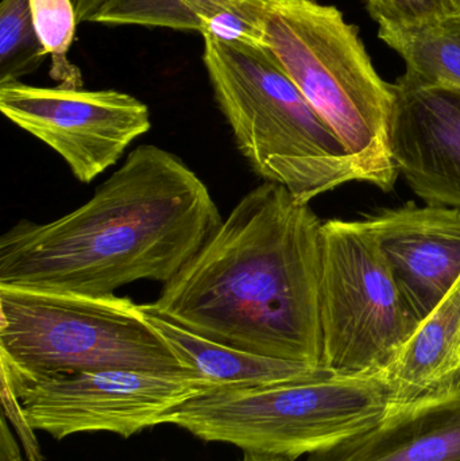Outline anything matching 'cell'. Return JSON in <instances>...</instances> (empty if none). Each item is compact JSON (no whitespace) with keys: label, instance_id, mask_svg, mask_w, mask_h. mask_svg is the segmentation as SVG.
Listing matches in <instances>:
<instances>
[{"label":"cell","instance_id":"ba28073f","mask_svg":"<svg viewBox=\"0 0 460 461\" xmlns=\"http://www.w3.org/2000/svg\"><path fill=\"white\" fill-rule=\"evenodd\" d=\"M27 422L57 441L78 433L131 438L165 424V417L192 398L212 392L199 376L137 371H92L29 378L3 370Z\"/></svg>","mask_w":460,"mask_h":461},{"label":"cell","instance_id":"d6986e66","mask_svg":"<svg viewBox=\"0 0 460 461\" xmlns=\"http://www.w3.org/2000/svg\"><path fill=\"white\" fill-rule=\"evenodd\" d=\"M367 8L380 26L412 27L451 16L446 0H367Z\"/></svg>","mask_w":460,"mask_h":461},{"label":"cell","instance_id":"8992f818","mask_svg":"<svg viewBox=\"0 0 460 461\" xmlns=\"http://www.w3.org/2000/svg\"><path fill=\"white\" fill-rule=\"evenodd\" d=\"M391 406L380 375L337 376L212 390L165 417L208 443L294 461L366 432Z\"/></svg>","mask_w":460,"mask_h":461},{"label":"cell","instance_id":"9a60e30c","mask_svg":"<svg viewBox=\"0 0 460 461\" xmlns=\"http://www.w3.org/2000/svg\"><path fill=\"white\" fill-rule=\"evenodd\" d=\"M378 37L407 64L397 84L460 89V24L454 16L412 27L380 26Z\"/></svg>","mask_w":460,"mask_h":461},{"label":"cell","instance_id":"44dd1931","mask_svg":"<svg viewBox=\"0 0 460 461\" xmlns=\"http://www.w3.org/2000/svg\"><path fill=\"white\" fill-rule=\"evenodd\" d=\"M0 422V461H26L22 457L21 448L14 438L5 416H2Z\"/></svg>","mask_w":460,"mask_h":461},{"label":"cell","instance_id":"8fae6325","mask_svg":"<svg viewBox=\"0 0 460 461\" xmlns=\"http://www.w3.org/2000/svg\"><path fill=\"white\" fill-rule=\"evenodd\" d=\"M365 223L421 321L460 276V210L410 203L367 215Z\"/></svg>","mask_w":460,"mask_h":461},{"label":"cell","instance_id":"7a4b0ae2","mask_svg":"<svg viewBox=\"0 0 460 461\" xmlns=\"http://www.w3.org/2000/svg\"><path fill=\"white\" fill-rule=\"evenodd\" d=\"M199 176L176 154L140 145L72 212L19 221L0 236V285L113 295L142 279L167 284L221 223Z\"/></svg>","mask_w":460,"mask_h":461},{"label":"cell","instance_id":"52a82bcc","mask_svg":"<svg viewBox=\"0 0 460 461\" xmlns=\"http://www.w3.org/2000/svg\"><path fill=\"white\" fill-rule=\"evenodd\" d=\"M323 366L337 376H375L419 325L365 221L323 223Z\"/></svg>","mask_w":460,"mask_h":461},{"label":"cell","instance_id":"6da1fadb","mask_svg":"<svg viewBox=\"0 0 460 461\" xmlns=\"http://www.w3.org/2000/svg\"><path fill=\"white\" fill-rule=\"evenodd\" d=\"M321 271L320 219L264 181L145 306L216 343L324 367Z\"/></svg>","mask_w":460,"mask_h":461},{"label":"cell","instance_id":"7402d4cb","mask_svg":"<svg viewBox=\"0 0 460 461\" xmlns=\"http://www.w3.org/2000/svg\"><path fill=\"white\" fill-rule=\"evenodd\" d=\"M240 461H292L285 459V457L272 456V455H262V454H250V452H245V456Z\"/></svg>","mask_w":460,"mask_h":461},{"label":"cell","instance_id":"30bf717a","mask_svg":"<svg viewBox=\"0 0 460 461\" xmlns=\"http://www.w3.org/2000/svg\"><path fill=\"white\" fill-rule=\"evenodd\" d=\"M393 89L389 140L397 169L427 204L460 210V89Z\"/></svg>","mask_w":460,"mask_h":461},{"label":"cell","instance_id":"ffe728a7","mask_svg":"<svg viewBox=\"0 0 460 461\" xmlns=\"http://www.w3.org/2000/svg\"><path fill=\"white\" fill-rule=\"evenodd\" d=\"M0 381H2L0 384H2L3 416L11 422L19 440L22 441L26 460L45 461V457L41 452L40 444H38L37 438H35V430L27 422L18 397L3 376Z\"/></svg>","mask_w":460,"mask_h":461},{"label":"cell","instance_id":"9c48e42d","mask_svg":"<svg viewBox=\"0 0 460 461\" xmlns=\"http://www.w3.org/2000/svg\"><path fill=\"white\" fill-rule=\"evenodd\" d=\"M0 111L56 151L83 184L113 167L151 129L148 105L115 89L0 84Z\"/></svg>","mask_w":460,"mask_h":461},{"label":"cell","instance_id":"7c38bea8","mask_svg":"<svg viewBox=\"0 0 460 461\" xmlns=\"http://www.w3.org/2000/svg\"><path fill=\"white\" fill-rule=\"evenodd\" d=\"M307 461H460V390L404 405Z\"/></svg>","mask_w":460,"mask_h":461},{"label":"cell","instance_id":"277c9868","mask_svg":"<svg viewBox=\"0 0 460 461\" xmlns=\"http://www.w3.org/2000/svg\"><path fill=\"white\" fill-rule=\"evenodd\" d=\"M203 62L238 150L265 183L297 202L364 183L334 130L265 48L203 35Z\"/></svg>","mask_w":460,"mask_h":461},{"label":"cell","instance_id":"603a6c76","mask_svg":"<svg viewBox=\"0 0 460 461\" xmlns=\"http://www.w3.org/2000/svg\"><path fill=\"white\" fill-rule=\"evenodd\" d=\"M451 16H460V0H446Z\"/></svg>","mask_w":460,"mask_h":461},{"label":"cell","instance_id":"cb8c5ba5","mask_svg":"<svg viewBox=\"0 0 460 461\" xmlns=\"http://www.w3.org/2000/svg\"><path fill=\"white\" fill-rule=\"evenodd\" d=\"M454 18H455L456 21H458V23L460 24V16H454Z\"/></svg>","mask_w":460,"mask_h":461},{"label":"cell","instance_id":"2e32d148","mask_svg":"<svg viewBox=\"0 0 460 461\" xmlns=\"http://www.w3.org/2000/svg\"><path fill=\"white\" fill-rule=\"evenodd\" d=\"M227 0H102L89 22L199 32L200 18Z\"/></svg>","mask_w":460,"mask_h":461},{"label":"cell","instance_id":"3957f363","mask_svg":"<svg viewBox=\"0 0 460 461\" xmlns=\"http://www.w3.org/2000/svg\"><path fill=\"white\" fill-rule=\"evenodd\" d=\"M250 2L262 45L342 140L364 183L393 191V84L378 76L356 27L313 0Z\"/></svg>","mask_w":460,"mask_h":461},{"label":"cell","instance_id":"5bb4252c","mask_svg":"<svg viewBox=\"0 0 460 461\" xmlns=\"http://www.w3.org/2000/svg\"><path fill=\"white\" fill-rule=\"evenodd\" d=\"M146 320L167 344L181 365L213 390L248 389L334 375L326 367L259 357L189 332L185 328L149 311Z\"/></svg>","mask_w":460,"mask_h":461},{"label":"cell","instance_id":"e0dca14e","mask_svg":"<svg viewBox=\"0 0 460 461\" xmlns=\"http://www.w3.org/2000/svg\"><path fill=\"white\" fill-rule=\"evenodd\" d=\"M46 53L38 37L30 0L0 5V84L15 83L35 72Z\"/></svg>","mask_w":460,"mask_h":461},{"label":"cell","instance_id":"5b68a950","mask_svg":"<svg viewBox=\"0 0 460 461\" xmlns=\"http://www.w3.org/2000/svg\"><path fill=\"white\" fill-rule=\"evenodd\" d=\"M0 365L29 378L113 370L197 376L130 298L2 285Z\"/></svg>","mask_w":460,"mask_h":461},{"label":"cell","instance_id":"4fadbf2b","mask_svg":"<svg viewBox=\"0 0 460 461\" xmlns=\"http://www.w3.org/2000/svg\"><path fill=\"white\" fill-rule=\"evenodd\" d=\"M380 376L391 405L460 390V276Z\"/></svg>","mask_w":460,"mask_h":461},{"label":"cell","instance_id":"ac0fdd59","mask_svg":"<svg viewBox=\"0 0 460 461\" xmlns=\"http://www.w3.org/2000/svg\"><path fill=\"white\" fill-rule=\"evenodd\" d=\"M38 37L51 59V77L61 86L80 88L81 76L70 64L68 51L76 34V15L70 0H30Z\"/></svg>","mask_w":460,"mask_h":461}]
</instances>
